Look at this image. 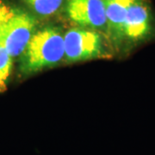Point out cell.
<instances>
[{"label":"cell","instance_id":"1","mask_svg":"<svg viewBox=\"0 0 155 155\" xmlns=\"http://www.w3.org/2000/svg\"><path fill=\"white\" fill-rule=\"evenodd\" d=\"M20 56V70L23 74H31L55 66L65 56L64 36L54 27L35 31Z\"/></svg>","mask_w":155,"mask_h":155},{"label":"cell","instance_id":"7","mask_svg":"<svg viewBox=\"0 0 155 155\" xmlns=\"http://www.w3.org/2000/svg\"><path fill=\"white\" fill-rule=\"evenodd\" d=\"M13 58L0 40V92L5 91L12 68Z\"/></svg>","mask_w":155,"mask_h":155},{"label":"cell","instance_id":"2","mask_svg":"<svg viewBox=\"0 0 155 155\" xmlns=\"http://www.w3.org/2000/svg\"><path fill=\"white\" fill-rule=\"evenodd\" d=\"M36 30L28 12L0 0V40L12 58L20 56Z\"/></svg>","mask_w":155,"mask_h":155},{"label":"cell","instance_id":"4","mask_svg":"<svg viewBox=\"0 0 155 155\" xmlns=\"http://www.w3.org/2000/svg\"><path fill=\"white\" fill-rule=\"evenodd\" d=\"M66 12L79 26L94 29L106 27L104 0H67Z\"/></svg>","mask_w":155,"mask_h":155},{"label":"cell","instance_id":"9","mask_svg":"<svg viewBox=\"0 0 155 155\" xmlns=\"http://www.w3.org/2000/svg\"><path fill=\"white\" fill-rule=\"evenodd\" d=\"M105 1H107V0H105Z\"/></svg>","mask_w":155,"mask_h":155},{"label":"cell","instance_id":"3","mask_svg":"<svg viewBox=\"0 0 155 155\" xmlns=\"http://www.w3.org/2000/svg\"><path fill=\"white\" fill-rule=\"evenodd\" d=\"M65 57L68 62L86 61L102 56L103 42L96 31L72 28L64 35Z\"/></svg>","mask_w":155,"mask_h":155},{"label":"cell","instance_id":"8","mask_svg":"<svg viewBox=\"0 0 155 155\" xmlns=\"http://www.w3.org/2000/svg\"><path fill=\"white\" fill-rule=\"evenodd\" d=\"M38 15L48 17L54 14L61 8L63 0H24Z\"/></svg>","mask_w":155,"mask_h":155},{"label":"cell","instance_id":"5","mask_svg":"<svg viewBox=\"0 0 155 155\" xmlns=\"http://www.w3.org/2000/svg\"><path fill=\"white\" fill-rule=\"evenodd\" d=\"M152 30V17L146 0H134L127 10L124 40L137 43L147 38Z\"/></svg>","mask_w":155,"mask_h":155},{"label":"cell","instance_id":"6","mask_svg":"<svg viewBox=\"0 0 155 155\" xmlns=\"http://www.w3.org/2000/svg\"><path fill=\"white\" fill-rule=\"evenodd\" d=\"M134 0H104L106 29L115 41L124 40V23L127 10Z\"/></svg>","mask_w":155,"mask_h":155}]
</instances>
